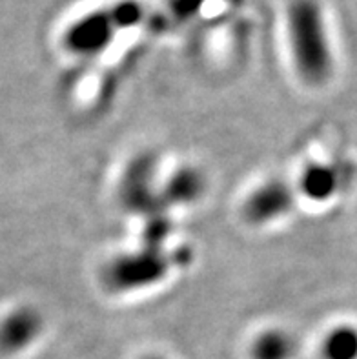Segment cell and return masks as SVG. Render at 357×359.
I'll return each mask as SVG.
<instances>
[{
  "instance_id": "1",
  "label": "cell",
  "mask_w": 357,
  "mask_h": 359,
  "mask_svg": "<svg viewBox=\"0 0 357 359\" xmlns=\"http://www.w3.org/2000/svg\"><path fill=\"white\" fill-rule=\"evenodd\" d=\"M288 33L295 66L308 84H325L332 75V51L317 0H294L288 9Z\"/></svg>"
},
{
  "instance_id": "2",
  "label": "cell",
  "mask_w": 357,
  "mask_h": 359,
  "mask_svg": "<svg viewBox=\"0 0 357 359\" xmlns=\"http://www.w3.org/2000/svg\"><path fill=\"white\" fill-rule=\"evenodd\" d=\"M135 6L121 8L119 11L109 13H95L82 18L77 24H73L72 29L66 35V42L75 53H97L106 48L114 33L121 29L124 24H131L137 17Z\"/></svg>"
},
{
  "instance_id": "3",
  "label": "cell",
  "mask_w": 357,
  "mask_h": 359,
  "mask_svg": "<svg viewBox=\"0 0 357 359\" xmlns=\"http://www.w3.org/2000/svg\"><path fill=\"white\" fill-rule=\"evenodd\" d=\"M168 264L163 255L146 252V254L126 255L112 264L108 279L117 290H130L157 283L166 273Z\"/></svg>"
},
{
  "instance_id": "4",
  "label": "cell",
  "mask_w": 357,
  "mask_h": 359,
  "mask_svg": "<svg viewBox=\"0 0 357 359\" xmlns=\"http://www.w3.org/2000/svg\"><path fill=\"white\" fill-rule=\"evenodd\" d=\"M42 330L41 314L33 309L15 310L0 323V351L15 354L32 345Z\"/></svg>"
},
{
  "instance_id": "5",
  "label": "cell",
  "mask_w": 357,
  "mask_h": 359,
  "mask_svg": "<svg viewBox=\"0 0 357 359\" xmlns=\"http://www.w3.org/2000/svg\"><path fill=\"white\" fill-rule=\"evenodd\" d=\"M294 205L292 191L283 182H268L252 194L244 212L252 223H268L271 219L285 215Z\"/></svg>"
},
{
  "instance_id": "6",
  "label": "cell",
  "mask_w": 357,
  "mask_h": 359,
  "mask_svg": "<svg viewBox=\"0 0 357 359\" xmlns=\"http://www.w3.org/2000/svg\"><path fill=\"white\" fill-rule=\"evenodd\" d=\"M350 173H352V168H339L332 164H314L304 170L301 188L310 199H330L335 191H339L344 182L349 181Z\"/></svg>"
},
{
  "instance_id": "7",
  "label": "cell",
  "mask_w": 357,
  "mask_h": 359,
  "mask_svg": "<svg viewBox=\"0 0 357 359\" xmlns=\"http://www.w3.org/2000/svg\"><path fill=\"white\" fill-rule=\"evenodd\" d=\"M295 354V341L283 330H268L253 341V359H292Z\"/></svg>"
},
{
  "instance_id": "8",
  "label": "cell",
  "mask_w": 357,
  "mask_h": 359,
  "mask_svg": "<svg viewBox=\"0 0 357 359\" xmlns=\"http://www.w3.org/2000/svg\"><path fill=\"white\" fill-rule=\"evenodd\" d=\"M325 359H357V328L343 325L334 328L323 343Z\"/></svg>"
},
{
  "instance_id": "9",
  "label": "cell",
  "mask_w": 357,
  "mask_h": 359,
  "mask_svg": "<svg viewBox=\"0 0 357 359\" xmlns=\"http://www.w3.org/2000/svg\"><path fill=\"white\" fill-rule=\"evenodd\" d=\"M201 190H203V181L199 173L194 170H182L168 184V197L173 203H188L199 196Z\"/></svg>"
},
{
  "instance_id": "10",
  "label": "cell",
  "mask_w": 357,
  "mask_h": 359,
  "mask_svg": "<svg viewBox=\"0 0 357 359\" xmlns=\"http://www.w3.org/2000/svg\"><path fill=\"white\" fill-rule=\"evenodd\" d=\"M146 359H161V358H155V355H151V358H146Z\"/></svg>"
}]
</instances>
